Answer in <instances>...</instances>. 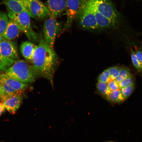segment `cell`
<instances>
[{
	"instance_id": "obj_1",
	"label": "cell",
	"mask_w": 142,
	"mask_h": 142,
	"mask_svg": "<svg viewBox=\"0 0 142 142\" xmlns=\"http://www.w3.org/2000/svg\"><path fill=\"white\" fill-rule=\"evenodd\" d=\"M57 55L44 39L40 38L39 44L30 61L31 67L37 75L42 76L53 84L54 74L58 63Z\"/></svg>"
},
{
	"instance_id": "obj_2",
	"label": "cell",
	"mask_w": 142,
	"mask_h": 142,
	"mask_svg": "<svg viewBox=\"0 0 142 142\" xmlns=\"http://www.w3.org/2000/svg\"><path fill=\"white\" fill-rule=\"evenodd\" d=\"M4 72L11 78L27 84L34 82L37 75L31 65L22 60H16Z\"/></svg>"
},
{
	"instance_id": "obj_3",
	"label": "cell",
	"mask_w": 142,
	"mask_h": 142,
	"mask_svg": "<svg viewBox=\"0 0 142 142\" xmlns=\"http://www.w3.org/2000/svg\"><path fill=\"white\" fill-rule=\"evenodd\" d=\"M8 16L15 22L21 31L23 32L28 40L34 43H39V35L33 29L31 26V17L27 11L17 13H8Z\"/></svg>"
},
{
	"instance_id": "obj_4",
	"label": "cell",
	"mask_w": 142,
	"mask_h": 142,
	"mask_svg": "<svg viewBox=\"0 0 142 142\" xmlns=\"http://www.w3.org/2000/svg\"><path fill=\"white\" fill-rule=\"evenodd\" d=\"M82 5L76 17L78 18L80 26L87 29H99L94 14L87 1L84 2Z\"/></svg>"
},
{
	"instance_id": "obj_5",
	"label": "cell",
	"mask_w": 142,
	"mask_h": 142,
	"mask_svg": "<svg viewBox=\"0 0 142 142\" xmlns=\"http://www.w3.org/2000/svg\"><path fill=\"white\" fill-rule=\"evenodd\" d=\"M96 10L103 16L119 23L120 16L110 0H89Z\"/></svg>"
},
{
	"instance_id": "obj_6",
	"label": "cell",
	"mask_w": 142,
	"mask_h": 142,
	"mask_svg": "<svg viewBox=\"0 0 142 142\" xmlns=\"http://www.w3.org/2000/svg\"><path fill=\"white\" fill-rule=\"evenodd\" d=\"M61 29L60 22L55 18L49 17L44 22L43 25L44 39L50 48L53 49L55 39Z\"/></svg>"
},
{
	"instance_id": "obj_7",
	"label": "cell",
	"mask_w": 142,
	"mask_h": 142,
	"mask_svg": "<svg viewBox=\"0 0 142 142\" xmlns=\"http://www.w3.org/2000/svg\"><path fill=\"white\" fill-rule=\"evenodd\" d=\"M26 10L31 17L40 20L49 17L46 5L40 0H24Z\"/></svg>"
},
{
	"instance_id": "obj_8",
	"label": "cell",
	"mask_w": 142,
	"mask_h": 142,
	"mask_svg": "<svg viewBox=\"0 0 142 142\" xmlns=\"http://www.w3.org/2000/svg\"><path fill=\"white\" fill-rule=\"evenodd\" d=\"M0 84L3 92L2 97L17 92L23 91L28 86V84L16 80L4 73L0 74Z\"/></svg>"
},
{
	"instance_id": "obj_9",
	"label": "cell",
	"mask_w": 142,
	"mask_h": 142,
	"mask_svg": "<svg viewBox=\"0 0 142 142\" xmlns=\"http://www.w3.org/2000/svg\"><path fill=\"white\" fill-rule=\"evenodd\" d=\"M22 92L19 91L4 95L0 99L5 109L12 114L16 113L22 103Z\"/></svg>"
},
{
	"instance_id": "obj_10",
	"label": "cell",
	"mask_w": 142,
	"mask_h": 142,
	"mask_svg": "<svg viewBox=\"0 0 142 142\" xmlns=\"http://www.w3.org/2000/svg\"><path fill=\"white\" fill-rule=\"evenodd\" d=\"M66 22L63 30L69 28L76 18L80 7L79 0H66Z\"/></svg>"
},
{
	"instance_id": "obj_11",
	"label": "cell",
	"mask_w": 142,
	"mask_h": 142,
	"mask_svg": "<svg viewBox=\"0 0 142 142\" xmlns=\"http://www.w3.org/2000/svg\"><path fill=\"white\" fill-rule=\"evenodd\" d=\"M0 54L5 57L16 60L19 58L17 45L11 40L4 39L0 42Z\"/></svg>"
},
{
	"instance_id": "obj_12",
	"label": "cell",
	"mask_w": 142,
	"mask_h": 142,
	"mask_svg": "<svg viewBox=\"0 0 142 142\" xmlns=\"http://www.w3.org/2000/svg\"><path fill=\"white\" fill-rule=\"evenodd\" d=\"M45 5L49 12V17L56 18L66 9V0H47Z\"/></svg>"
},
{
	"instance_id": "obj_13",
	"label": "cell",
	"mask_w": 142,
	"mask_h": 142,
	"mask_svg": "<svg viewBox=\"0 0 142 142\" xmlns=\"http://www.w3.org/2000/svg\"><path fill=\"white\" fill-rule=\"evenodd\" d=\"M87 2L94 14L99 29L115 28L118 26V24L103 16L98 12L89 0L87 1Z\"/></svg>"
},
{
	"instance_id": "obj_14",
	"label": "cell",
	"mask_w": 142,
	"mask_h": 142,
	"mask_svg": "<svg viewBox=\"0 0 142 142\" xmlns=\"http://www.w3.org/2000/svg\"><path fill=\"white\" fill-rule=\"evenodd\" d=\"M2 3L6 6L8 13H17L27 11L24 0H3Z\"/></svg>"
},
{
	"instance_id": "obj_15",
	"label": "cell",
	"mask_w": 142,
	"mask_h": 142,
	"mask_svg": "<svg viewBox=\"0 0 142 142\" xmlns=\"http://www.w3.org/2000/svg\"><path fill=\"white\" fill-rule=\"evenodd\" d=\"M20 31L16 23L12 20L9 19L2 36L4 39L12 40L18 36Z\"/></svg>"
},
{
	"instance_id": "obj_16",
	"label": "cell",
	"mask_w": 142,
	"mask_h": 142,
	"mask_svg": "<svg viewBox=\"0 0 142 142\" xmlns=\"http://www.w3.org/2000/svg\"><path fill=\"white\" fill-rule=\"evenodd\" d=\"M37 46V45L31 42L24 41L20 45V51L25 59L30 61Z\"/></svg>"
},
{
	"instance_id": "obj_17",
	"label": "cell",
	"mask_w": 142,
	"mask_h": 142,
	"mask_svg": "<svg viewBox=\"0 0 142 142\" xmlns=\"http://www.w3.org/2000/svg\"><path fill=\"white\" fill-rule=\"evenodd\" d=\"M107 99L114 103L123 102L125 99L120 89L111 91L109 94Z\"/></svg>"
},
{
	"instance_id": "obj_18",
	"label": "cell",
	"mask_w": 142,
	"mask_h": 142,
	"mask_svg": "<svg viewBox=\"0 0 142 142\" xmlns=\"http://www.w3.org/2000/svg\"><path fill=\"white\" fill-rule=\"evenodd\" d=\"M16 60L5 57L0 54V72L5 71Z\"/></svg>"
},
{
	"instance_id": "obj_19",
	"label": "cell",
	"mask_w": 142,
	"mask_h": 142,
	"mask_svg": "<svg viewBox=\"0 0 142 142\" xmlns=\"http://www.w3.org/2000/svg\"><path fill=\"white\" fill-rule=\"evenodd\" d=\"M98 92L107 99L109 94L111 91L109 89L107 83L98 82L96 84Z\"/></svg>"
},
{
	"instance_id": "obj_20",
	"label": "cell",
	"mask_w": 142,
	"mask_h": 142,
	"mask_svg": "<svg viewBox=\"0 0 142 142\" xmlns=\"http://www.w3.org/2000/svg\"><path fill=\"white\" fill-rule=\"evenodd\" d=\"M8 20L6 14L0 12V34L2 36L6 29Z\"/></svg>"
},
{
	"instance_id": "obj_21",
	"label": "cell",
	"mask_w": 142,
	"mask_h": 142,
	"mask_svg": "<svg viewBox=\"0 0 142 142\" xmlns=\"http://www.w3.org/2000/svg\"><path fill=\"white\" fill-rule=\"evenodd\" d=\"M131 75L129 69L126 67H120L119 75L115 80L118 84L123 79Z\"/></svg>"
},
{
	"instance_id": "obj_22",
	"label": "cell",
	"mask_w": 142,
	"mask_h": 142,
	"mask_svg": "<svg viewBox=\"0 0 142 142\" xmlns=\"http://www.w3.org/2000/svg\"><path fill=\"white\" fill-rule=\"evenodd\" d=\"M120 67L119 66L110 67L108 68L111 80H115L118 76Z\"/></svg>"
},
{
	"instance_id": "obj_23",
	"label": "cell",
	"mask_w": 142,
	"mask_h": 142,
	"mask_svg": "<svg viewBox=\"0 0 142 142\" xmlns=\"http://www.w3.org/2000/svg\"><path fill=\"white\" fill-rule=\"evenodd\" d=\"M98 82L108 83L111 80L108 69L104 70L98 76Z\"/></svg>"
},
{
	"instance_id": "obj_24",
	"label": "cell",
	"mask_w": 142,
	"mask_h": 142,
	"mask_svg": "<svg viewBox=\"0 0 142 142\" xmlns=\"http://www.w3.org/2000/svg\"><path fill=\"white\" fill-rule=\"evenodd\" d=\"M133 84V79L131 75L123 79L118 83L120 89Z\"/></svg>"
},
{
	"instance_id": "obj_25",
	"label": "cell",
	"mask_w": 142,
	"mask_h": 142,
	"mask_svg": "<svg viewBox=\"0 0 142 142\" xmlns=\"http://www.w3.org/2000/svg\"><path fill=\"white\" fill-rule=\"evenodd\" d=\"M134 88V85L120 89V90L125 99L127 98L132 93Z\"/></svg>"
},
{
	"instance_id": "obj_26",
	"label": "cell",
	"mask_w": 142,
	"mask_h": 142,
	"mask_svg": "<svg viewBox=\"0 0 142 142\" xmlns=\"http://www.w3.org/2000/svg\"><path fill=\"white\" fill-rule=\"evenodd\" d=\"M131 58L132 63L136 68L139 70H142V68L136 56L134 50H131Z\"/></svg>"
},
{
	"instance_id": "obj_27",
	"label": "cell",
	"mask_w": 142,
	"mask_h": 142,
	"mask_svg": "<svg viewBox=\"0 0 142 142\" xmlns=\"http://www.w3.org/2000/svg\"><path fill=\"white\" fill-rule=\"evenodd\" d=\"M107 84L111 91L120 89L118 84L115 80H111Z\"/></svg>"
},
{
	"instance_id": "obj_28",
	"label": "cell",
	"mask_w": 142,
	"mask_h": 142,
	"mask_svg": "<svg viewBox=\"0 0 142 142\" xmlns=\"http://www.w3.org/2000/svg\"><path fill=\"white\" fill-rule=\"evenodd\" d=\"M135 52L136 56L142 68V51L135 47Z\"/></svg>"
},
{
	"instance_id": "obj_29",
	"label": "cell",
	"mask_w": 142,
	"mask_h": 142,
	"mask_svg": "<svg viewBox=\"0 0 142 142\" xmlns=\"http://www.w3.org/2000/svg\"><path fill=\"white\" fill-rule=\"evenodd\" d=\"M5 109L3 103L2 102L0 103V116Z\"/></svg>"
},
{
	"instance_id": "obj_30",
	"label": "cell",
	"mask_w": 142,
	"mask_h": 142,
	"mask_svg": "<svg viewBox=\"0 0 142 142\" xmlns=\"http://www.w3.org/2000/svg\"><path fill=\"white\" fill-rule=\"evenodd\" d=\"M3 95V92L2 87L0 84V98Z\"/></svg>"
},
{
	"instance_id": "obj_31",
	"label": "cell",
	"mask_w": 142,
	"mask_h": 142,
	"mask_svg": "<svg viewBox=\"0 0 142 142\" xmlns=\"http://www.w3.org/2000/svg\"><path fill=\"white\" fill-rule=\"evenodd\" d=\"M4 39L3 36L0 34V42L3 40Z\"/></svg>"
},
{
	"instance_id": "obj_32",
	"label": "cell",
	"mask_w": 142,
	"mask_h": 142,
	"mask_svg": "<svg viewBox=\"0 0 142 142\" xmlns=\"http://www.w3.org/2000/svg\"><path fill=\"white\" fill-rule=\"evenodd\" d=\"M115 142L109 141H106V142Z\"/></svg>"
},
{
	"instance_id": "obj_33",
	"label": "cell",
	"mask_w": 142,
	"mask_h": 142,
	"mask_svg": "<svg viewBox=\"0 0 142 142\" xmlns=\"http://www.w3.org/2000/svg\"></svg>"
}]
</instances>
